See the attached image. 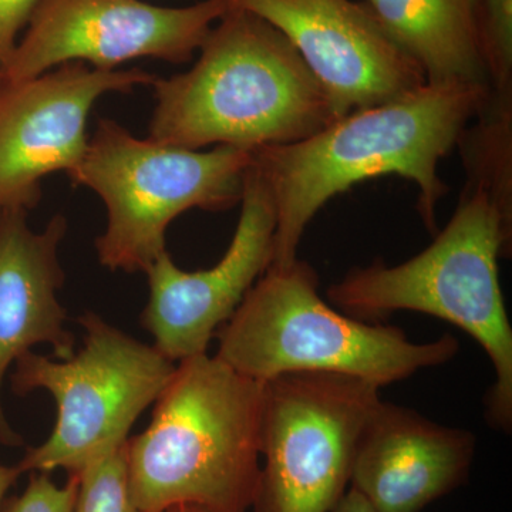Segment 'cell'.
Returning <instances> with one entry per match:
<instances>
[{"instance_id":"17","label":"cell","mask_w":512,"mask_h":512,"mask_svg":"<svg viewBox=\"0 0 512 512\" xmlns=\"http://www.w3.org/2000/svg\"><path fill=\"white\" fill-rule=\"evenodd\" d=\"M126 444L77 474L79 490L73 512H141L128 485Z\"/></svg>"},{"instance_id":"5","label":"cell","mask_w":512,"mask_h":512,"mask_svg":"<svg viewBox=\"0 0 512 512\" xmlns=\"http://www.w3.org/2000/svg\"><path fill=\"white\" fill-rule=\"evenodd\" d=\"M215 356L242 375L268 382L285 373H336L379 386L446 365L453 335L417 343L397 326L352 318L319 293L308 262L271 265L218 330Z\"/></svg>"},{"instance_id":"3","label":"cell","mask_w":512,"mask_h":512,"mask_svg":"<svg viewBox=\"0 0 512 512\" xmlns=\"http://www.w3.org/2000/svg\"><path fill=\"white\" fill-rule=\"evenodd\" d=\"M265 382L208 353L181 360L143 433L128 439L131 498L141 512L200 505L247 512L261 470Z\"/></svg>"},{"instance_id":"22","label":"cell","mask_w":512,"mask_h":512,"mask_svg":"<svg viewBox=\"0 0 512 512\" xmlns=\"http://www.w3.org/2000/svg\"><path fill=\"white\" fill-rule=\"evenodd\" d=\"M22 476V471L16 466H5L0 464V508H2L3 501L6 500L10 488L18 483L19 477Z\"/></svg>"},{"instance_id":"18","label":"cell","mask_w":512,"mask_h":512,"mask_svg":"<svg viewBox=\"0 0 512 512\" xmlns=\"http://www.w3.org/2000/svg\"><path fill=\"white\" fill-rule=\"evenodd\" d=\"M480 33L490 94L512 99V0H481Z\"/></svg>"},{"instance_id":"4","label":"cell","mask_w":512,"mask_h":512,"mask_svg":"<svg viewBox=\"0 0 512 512\" xmlns=\"http://www.w3.org/2000/svg\"><path fill=\"white\" fill-rule=\"evenodd\" d=\"M512 221L490 195L464 187L453 217L433 242L402 264L357 266L328 289L330 305L365 322L393 313H426L468 333L490 357L495 380L485 416L512 429V328L498 259L511 252Z\"/></svg>"},{"instance_id":"16","label":"cell","mask_w":512,"mask_h":512,"mask_svg":"<svg viewBox=\"0 0 512 512\" xmlns=\"http://www.w3.org/2000/svg\"><path fill=\"white\" fill-rule=\"evenodd\" d=\"M457 147L463 154L466 185L490 195L504 217L512 221V99L490 94Z\"/></svg>"},{"instance_id":"10","label":"cell","mask_w":512,"mask_h":512,"mask_svg":"<svg viewBox=\"0 0 512 512\" xmlns=\"http://www.w3.org/2000/svg\"><path fill=\"white\" fill-rule=\"evenodd\" d=\"M154 77L141 69L69 63L33 79L5 83L0 93V212L36 208L47 175H69L82 161L97 101L151 86Z\"/></svg>"},{"instance_id":"20","label":"cell","mask_w":512,"mask_h":512,"mask_svg":"<svg viewBox=\"0 0 512 512\" xmlns=\"http://www.w3.org/2000/svg\"><path fill=\"white\" fill-rule=\"evenodd\" d=\"M39 0H0V69L8 63Z\"/></svg>"},{"instance_id":"15","label":"cell","mask_w":512,"mask_h":512,"mask_svg":"<svg viewBox=\"0 0 512 512\" xmlns=\"http://www.w3.org/2000/svg\"><path fill=\"white\" fill-rule=\"evenodd\" d=\"M426 83L488 86L480 33L481 0H362ZM490 87V86H488Z\"/></svg>"},{"instance_id":"21","label":"cell","mask_w":512,"mask_h":512,"mask_svg":"<svg viewBox=\"0 0 512 512\" xmlns=\"http://www.w3.org/2000/svg\"><path fill=\"white\" fill-rule=\"evenodd\" d=\"M332 512H377L363 495L349 487Z\"/></svg>"},{"instance_id":"6","label":"cell","mask_w":512,"mask_h":512,"mask_svg":"<svg viewBox=\"0 0 512 512\" xmlns=\"http://www.w3.org/2000/svg\"><path fill=\"white\" fill-rule=\"evenodd\" d=\"M254 151L227 146L188 150L134 136L100 119L86 153L67 177L99 195L106 228L94 241L101 266L146 274L167 251L175 218L190 210L225 211L239 204Z\"/></svg>"},{"instance_id":"14","label":"cell","mask_w":512,"mask_h":512,"mask_svg":"<svg viewBox=\"0 0 512 512\" xmlns=\"http://www.w3.org/2000/svg\"><path fill=\"white\" fill-rule=\"evenodd\" d=\"M69 222L56 214L42 231L29 225V212H0V444L20 447L2 403L3 380L10 367L35 346L49 345L60 360L69 359L74 336L59 301L64 284L60 245Z\"/></svg>"},{"instance_id":"13","label":"cell","mask_w":512,"mask_h":512,"mask_svg":"<svg viewBox=\"0 0 512 512\" xmlns=\"http://www.w3.org/2000/svg\"><path fill=\"white\" fill-rule=\"evenodd\" d=\"M474 433L380 402L357 443L350 488L377 512H420L470 476Z\"/></svg>"},{"instance_id":"8","label":"cell","mask_w":512,"mask_h":512,"mask_svg":"<svg viewBox=\"0 0 512 512\" xmlns=\"http://www.w3.org/2000/svg\"><path fill=\"white\" fill-rule=\"evenodd\" d=\"M380 387L336 373L265 382L254 512H332L349 490L360 434Z\"/></svg>"},{"instance_id":"11","label":"cell","mask_w":512,"mask_h":512,"mask_svg":"<svg viewBox=\"0 0 512 512\" xmlns=\"http://www.w3.org/2000/svg\"><path fill=\"white\" fill-rule=\"evenodd\" d=\"M231 244L210 269L184 271L170 252L147 269L148 302L141 325L154 348L178 363L208 352L218 330L274 259L275 211L264 181L249 168Z\"/></svg>"},{"instance_id":"2","label":"cell","mask_w":512,"mask_h":512,"mask_svg":"<svg viewBox=\"0 0 512 512\" xmlns=\"http://www.w3.org/2000/svg\"><path fill=\"white\" fill-rule=\"evenodd\" d=\"M187 72L154 77L148 137L167 146L256 151L296 143L336 120L328 94L278 29L231 6Z\"/></svg>"},{"instance_id":"7","label":"cell","mask_w":512,"mask_h":512,"mask_svg":"<svg viewBox=\"0 0 512 512\" xmlns=\"http://www.w3.org/2000/svg\"><path fill=\"white\" fill-rule=\"evenodd\" d=\"M77 322L86 333L79 352L53 360L32 350L18 359L10 376L18 396L46 390L56 403L52 433L16 464L22 474L59 468L79 474L116 453L177 366L97 313L86 312Z\"/></svg>"},{"instance_id":"12","label":"cell","mask_w":512,"mask_h":512,"mask_svg":"<svg viewBox=\"0 0 512 512\" xmlns=\"http://www.w3.org/2000/svg\"><path fill=\"white\" fill-rule=\"evenodd\" d=\"M278 29L328 94L336 119L426 84L362 0H229Z\"/></svg>"},{"instance_id":"19","label":"cell","mask_w":512,"mask_h":512,"mask_svg":"<svg viewBox=\"0 0 512 512\" xmlns=\"http://www.w3.org/2000/svg\"><path fill=\"white\" fill-rule=\"evenodd\" d=\"M25 490L6 497L0 512H73L79 476L69 474L66 484L57 485L47 473H29Z\"/></svg>"},{"instance_id":"1","label":"cell","mask_w":512,"mask_h":512,"mask_svg":"<svg viewBox=\"0 0 512 512\" xmlns=\"http://www.w3.org/2000/svg\"><path fill=\"white\" fill-rule=\"evenodd\" d=\"M488 97L490 87L483 84L426 83L339 117L296 143L254 151V168L275 211L271 265L298 258L306 228L330 200L384 175L414 184L424 227L436 234L437 208L448 191L440 163Z\"/></svg>"},{"instance_id":"24","label":"cell","mask_w":512,"mask_h":512,"mask_svg":"<svg viewBox=\"0 0 512 512\" xmlns=\"http://www.w3.org/2000/svg\"><path fill=\"white\" fill-rule=\"evenodd\" d=\"M3 86H5V82H3L2 69H0V93H2Z\"/></svg>"},{"instance_id":"23","label":"cell","mask_w":512,"mask_h":512,"mask_svg":"<svg viewBox=\"0 0 512 512\" xmlns=\"http://www.w3.org/2000/svg\"><path fill=\"white\" fill-rule=\"evenodd\" d=\"M161 512H221L211 510V508L200 507V505H174Z\"/></svg>"},{"instance_id":"9","label":"cell","mask_w":512,"mask_h":512,"mask_svg":"<svg viewBox=\"0 0 512 512\" xmlns=\"http://www.w3.org/2000/svg\"><path fill=\"white\" fill-rule=\"evenodd\" d=\"M229 8V0L185 8L141 0H39L2 67L3 82H23L69 63L101 70L143 57L185 63Z\"/></svg>"}]
</instances>
